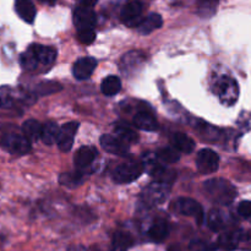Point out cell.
<instances>
[{"label": "cell", "mask_w": 251, "mask_h": 251, "mask_svg": "<svg viewBox=\"0 0 251 251\" xmlns=\"http://www.w3.org/2000/svg\"><path fill=\"white\" fill-rule=\"evenodd\" d=\"M203 188L208 198L218 205H230L237 196V189L229 181L222 178H215L205 181Z\"/></svg>", "instance_id": "1"}, {"label": "cell", "mask_w": 251, "mask_h": 251, "mask_svg": "<svg viewBox=\"0 0 251 251\" xmlns=\"http://www.w3.org/2000/svg\"><path fill=\"white\" fill-rule=\"evenodd\" d=\"M171 190L172 184L156 180L145 189L144 194H142V199H144L146 205L153 207V206H158L163 203L168 199Z\"/></svg>", "instance_id": "2"}, {"label": "cell", "mask_w": 251, "mask_h": 251, "mask_svg": "<svg viewBox=\"0 0 251 251\" xmlns=\"http://www.w3.org/2000/svg\"><path fill=\"white\" fill-rule=\"evenodd\" d=\"M142 164H144V169L149 172L150 176L156 178V180L166 181V183L172 184L174 179H176V173L167 168L166 166H163L159 162L157 154H146L144 157V163Z\"/></svg>", "instance_id": "3"}, {"label": "cell", "mask_w": 251, "mask_h": 251, "mask_svg": "<svg viewBox=\"0 0 251 251\" xmlns=\"http://www.w3.org/2000/svg\"><path fill=\"white\" fill-rule=\"evenodd\" d=\"M215 90L223 104L232 105L237 102L238 96H239V87L234 78L229 76H222L216 82Z\"/></svg>", "instance_id": "4"}, {"label": "cell", "mask_w": 251, "mask_h": 251, "mask_svg": "<svg viewBox=\"0 0 251 251\" xmlns=\"http://www.w3.org/2000/svg\"><path fill=\"white\" fill-rule=\"evenodd\" d=\"M0 144L6 151L14 154H25L31 150V141L24 134L6 132L0 136Z\"/></svg>", "instance_id": "5"}, {"label": "cell", "mask_w": 251, "mask_h": 251, "mask_svg": "<svg viewBox=\"0 0 251 251\" xmlns=\"http://www.w3.org/2000/svg\"><path fill=\"white\" fill-rule=\"evenodd\" d=\"M144 164L137 162H127L118 166L113 173V179L118 184H129L141 176L144 172Z\"/></svg>", "instance_id": "6"}, {"label": "cell", "mask_w": 251, "mask_h": 251, "mask_svg": "<svg viewBox=\"0 0 251 251\" xmlns=\"http://www.w3.org/2000/svg\"><path fill=\"white\" fill-rule=\"evenodd\" d=\"M196 166L201 174H212L217 172L220 167V157L211 149H203L199 151L196 157Z\"/></svg>", "instance_id": "7"}, {"label": "cell", "mask_w": 251, "mask_h": 251, "mask_svg": "<svg viewBox=\"0 0 251 251\" xmlns=\"http://www.w3.org/2000/svg\"><path fill=\"white\" fill-rule=\"evenodd\" d=\"M176 210L181 215L190 216V217L195 218L199 226L202 225L203 221H205V213H203L202 206L198 201L193 200V199L180 198L176 202Z\"/></svg>", "instance_id": "8"}, {"label": "cell", "mask_w": 251, "mask_h": 251, "mask_svg": "<svg viewBox=\"0 0 251 251\" xmlns=\"http://www.w3.org/2000/svg\"><path fill=\"white\" fill-rule=\"evenodd\" d=\"M142 7L140 0H127L120 12V19L129 27H137L142 20Z\"/></svg>", "instance_id": "9"}, {"label": "cell", "mask_w": 251, "mask_h": 251, "mask_svg": "<svg viewBox=\"0 0 251 251\" xmlns=\"http://www.w3.org/2000/svg\"><path fill=\"white\" fill-rule=\"evenodd\" d=\"M96 22H97V17H96L95 11H93V7L78 5L75 11H74V24H75L77 31L93 28Z\"/></svg>", "instance_id": "10"}, {"label": "cell", "mask_w": 251, "mask_h": 251, "mask_svg": "<svg viewBox=\"0 0 251 251\" xmlns=\"http://www.w3.org/2000/svg\"><path fill=\"white\" fill-rule=\"evenodd\" d=\"M78 124L77 122H70L64 124L60 127V132H59L58 140H56V145H58L59 150L61 152H69L73 147L74 139H75V135L77 132Z\"/></svg>", "instance_id": "11"}, {"label": "cell", "mask_w": 251, "mask_h": 251, "mask_svg": "<svg viewBox=\"0 0 251 251\" xmlns=\"http://www.w3.org/2000/svg\"><path fill=\"white\" fill-rule=\"evenodd\" d=\"M100 146L104 151L112 154L125 156L129 153V144L123 141L118 136H113V135H103L100 137Z\"/></svg>", "instance_id": "12"}, {"label": "cell", "mask_w": 251, "mask_h": 251, "mask_svg": "<svg viewBox=\"0 0 251 251\" xmlns=\"http://www.w3.org/2000/svg\"><path fill=\"white\" fill-rule=\"evenodd\" d=\"M96 66H97V60L92 56H83V58L78 59L73 68V74L75 78L77 80H87L95 71Z\"/></svg>", "instance_id": "13"}, {"label": "cell", "mask_w": 251, "mask_h": 251, "mask_svg": "<svg viewBox=\"0 0 251 251\" xmlns=\"http://www.w3.org/2000/svg\"><path fill=\"white\" fill-rule=\"evenodd\" d=\"M97 157V150L93 146H82L81 149L77 150L75 157H74V162L77 169H85L88 166H91L93 161Z\"/></svg>", "instance_id": "14"}, {"label": "cell", "mask_w": 251, "mask_h": 251, "mask_svg": "<svg viewBox=\"0 0 251 251\" xmlns=\"http://www.w3.org/2000/svg\"><path fill=\"white\" fill-rule=\"evenodd\" d=\"M171 144L172 146L176 147L179 152H183V153H193L195 150V141L183 132L173 134V136L171 137Z\"/></svg>", "instance_id": "15"}, {"label": "cell", "mask_w": 251, "mask_h": 251, "mask_svg": "<svg viewBox=\"0 0 251 251\" xmlns=\"http://www.w3.org/2000/svg\"><path fill=\"white\" fill-rule=\"evenodd\" d=\"M162 25H163V19H162L161 15L150 14L149 16L141 20L136 28L141 34H150L154 29L161 28Z\"/></svg>", "instance_id": "16"}, {"label": "cell", "mask_w": 251, "mask_h": 251, "mask_svg": "<svg viewBox=\"0 0 251 251\" xmlns=\"http://www.w3.org/2000/svg\"><path fill=\"white\" fill-rule=\"evenodd\" d=\"M134 125L140 130L144 131H154L158 127L156 118L149 112H139L134 117Z\"/></svg>", "instance_id": "17"}, {"label": "cell", "mask_w": 251, "mask_h": 251, "mask_svg": "<svg viewBox=\"0 0 251 251\" xmlns=\"http://www.w3.org/2000/svg\"><path fill=\"white\" fill-rule=\"evenodd\" d=\"M15 9L24 21L32 24L36 19V7L31 0H16Z\"/></svg>", "instance_id": "18"}, {"label": "cell", "mask_w": 251, "mask_h": 251, "mask_svg": "<svg viewBox=\"0 0 251 251\" xmlns=\"http://www.w3.org/2000/svg\"><path fill=\"white\" fill-rule=\"evenodd\" d=\"M169 227L168 223L164 220L159 218L153 222V225L150 227L149 229V237L150 239L153 240L156 243H162L167 237H168Z\"/></svg>", "instance_id": "19"}, {"label": "cell", "mask_w": 251, "mask_h": 251, "mask_svg": "<svg viewBox=\"0 0 251 251\" xmlns=\"http://www.w3.org/2000/svg\"><path fill=\"white\" fill-rule=\"evenodd\" d=\"M36 53L37 58H38L39 63L44 64V65H51L56 59V50L51 47L41 46V44H33L31 46Z\"/></svg>", "instance_id": "20"}, {"label": "cell", "mask_w": 251, "mask_h": 251, "mask_svg": "<svg viewBox=\"0 0 251 251\" xmlns=\"http://www.w3.org/2000/svg\"><path fill=\"white\" fill-rule=\"evenodd\" d=\"M114 132L119 139L127 142V144H134V142L139 141V135H137V132L129 124H126V123H117L114 127Z\"/></svg>", "instance_id": "21"}, {"label": "cell", "mask_w": 251, "mask_h": 251, "mask_svg": "<svg viewBox=\"0 0 251 251\" xmlns=\"http://www.w3.org/2000/svg\"><path fill=\"white\" fill-rule=\"evenodd\" d=\"M42 129L43 125L34 119H28L22 125V134L29 140V141H37L42 136Z\"/></svg>", "instance_id": "22"}, {"label": "cell", "mask_w": 251, "mask_h": 251, "mask_svg": "<svg viewBox=\"0 0 251 251\" xmlns=\"http://www.w3.org/2000/svg\"><path fill=\"white\" fill-rule=\"evenodd\" d=\"M243 239V234L240 232H228L225 233L218 239V247L225 250H234L239 245Z\"/></svg>", "instance_id": "23"}, {"label": "cell", "mask_w": 251, "mask_h": 251, "mask_svg": "<svg viewBox=\"0 0 251 251\" xmlns=\"http://www.w3.org/2000/svg\"><path fill=\"white\" fill-rule=\"evenodd\" d=\"M59 132H60V127L58 126V124L54 122H48L43 125V129H42V136L41 140L46 145L50 146V145L55 144L56 140H58Z\"/></svg>", "instance_id": "24"}, {"label": "cell", "mask_w": 251, "mask_h": 251, "mask_svg": "<svg viewBox=\"0 0 251 251\" xmlns=\"http://www.w3.org/2000/svg\"><path fill=\"white\" fill-rule=\"evenodd\" d=\"M122 88V81L118 76L110 75L103 80L102 85H100V91H102L103 95L105 96H114Z\"/></svg>", "instance_id": "25"}, {"label": "cell", "mask_w": 251, "mask_h": 251, "mask_svg": "<svg viewBox=\"0 0 251 251\" xmlns=\"http://www.w3.org/2000/svg\"><path fill=\"white\" fill-rule=\"evenodd\" d=\"M113 245L117 251H125L134 245V238L127 232H117L113 240Z\"/></svg>", "instance_id": "26"}, {"label": "cell", "mask_w": 251, "mask_h": 251, "mask_svg": "<svg viewBox=\"0 0 251 251\" xmlns=\"http://www.w3.org/2000/svg\"><path fill=\"white\" fill-rule=\"evenodd\" d=\"M156 154L159 161L166 164H173L178 162L179 158H180L179 151L176 147H164V149L159 150Z\"/></svg>", "instance_id": "27"}, {"label": "cell", "mask_w": 251, "mask_h": 251, "mask_svg": "<svg viewBox=\"0 0 251 251\" xmlns=\"http://www.w3.org/2000/svg\"><path fill=\"white\" fill-rule=\"evenodd\" d=\"M20 61H21V65L25 70H34V69L38 66V63H39L36 53H34V50L31 48V47H29L25 53L21 54Z\"/></svg>", "instance_id": "28"}, {"label": "cell", "mask_w": 251, "mask_h": 251, "mask_svg": "<svg viewBox=\"0 0 251 251\" xmlns=\"http://www.w3.org/2000/svg\"><path fill=\"white\" fill-rule=\"evenodd\" d=\"M59 181L61 185L68 186V188H76L82 184L83 178L81 173H63L59 176Z\"/></svg>", "instance_id": "29"}, {"label": "cell", "mask_w": 251, "mask_h": 251, "mask_svg": "<svg viewBox=\"0 0 251 251\" xmlns=\"http://www.w3.org/2000/svg\"><path fill=\"white\" fill-rule=\"evenodd\" d=\"M207 225L210 229L213 230V232H218V230L222 229L223 226H225V220H223L222 213L218 210H211L207 217Z\"/></svg>", "instance_id": "30"}, {"label": "cell", "mask_w": 251, "mask_h": 251, "mask_svg": "<svg viewBox=\"0 0 251 251\" xmlns=\"http://www.w3.org/2000/svg\"><path fill=\"white\" fill-rule=\"evenodd\" d=\"M60 90V83L54 82V81H46V82H42L37 86V92L42 96L51 95V93H55Z\"/></svg>", "instance_id": "31"}, {"label": "cell", "mask_w": 251, "mask_h": 251, "mask_svg": "<svg viewBox=\"0 0 251 251\" xmlns=\"http://www.w3.org/2000/svg\"><path fill=\"white\" fill-rule=\"evenodd\" d=\"M216 6H217V0H200V2H199V12L202 16L208 17L216 11Z\"/></svg>", "instance_id": "32"}, {"label": "cell", "mask_w": 251, "mask_h": 251, "mask_svg": "<svg viewBox=\"0 0 251 251\" xmlns=\"http://www.w3.org/2000/svg\"><path fill=\"white\" fill-rule=\"evenodd\" d=\"M142 56L144 55H141L139 51H131V53L124 55V58H123V66H126V69L134 68L135 65H137L144 59Z\"/></svg>", "instance_id": "33"}, {"label": "cell", "mask_w": 251, "mask_h": 251, "mask_svg": "<svg viewBox=\"0 0 251 251\" xmlns=\"http://www.w3.org/2000/svg\"><path fill=\"white\" fill-rule=\"evenodd\" d=\"M77 38L82 44H91L96 39V32L93 28L80 29L77 31Z\"/></svg>", "instance_id": "34"}, {"label": "cell", "mask_w": 251, "mask_h": 251, "mask_svg": "<svg viewBox=\"0 0 251 251\" xmlns=\"http://www.w3.org/2000/svg\"><path fill=\"white\" fill-rule=\"evenodd\" d=\"M190 248L194 251H213V250H216V245L208 244V243L202 242V240H194V242H191Z\"/></svg>", "instance_id": "35"}, {"label": "cell", "mask_w": 251, "mask_h": 251, "mask_svg": "<svg viewBox=\"0 0 251 251\" xmlns=\"http://www.w3.org/2000/svg\"><path fill=\"white\" fill-rule=\"evenodd\" d=\"M238 213L244 218H251V201H243L238 206Z\"/></svg>", "instance_id": "36"}, {"label": "cell", "mask_w": 251, "mask_h": 251, "mask_svg": "<svg viewBox=\"0 0 251 251\" xmlns=\"http://www.w3.org/2000/svg\"><path fill=\"white\" fill-rule=\"evenodd\" d=\"M80 4L78 5H82V6H87V7H93L97 2V0H78Z\"/></svg>", "instance_id": "37"}, {"label": "cell", "mask_w": 251, "mask_h": 251, "mask_svg": "<svg viewBox=\"0 0 251 251\" xmlns=\"http://www.w3.org/2000/svg\"><path fill=\"white\" fill-rule=\"evenodd\" d=\"M167 251H181L180 247L179 245H171V247L168 248V250Z\"/></svg>", "instance_id": "38"}, {"label": "cell", "mask_w": 251, "mask_h": 251, "mask_svg": "<svg viewBox=\"0 0 251 251\" xmlns=\"http://www.w3.org/2000/svg\"><path fill=\"white\" fill-rule=\"evenodd\" d=\"M9 104H10V100H1V98H0V107H7Z\"/></svg>", "instance_id": "39"}, {"label": "cell", "mask_w": 251, "mask_h": 251, "mask_svg": "<svg viewBox=\"0 0 251 251\" xmlns=\"http://www.w3.org/2000/svg\"><path fill=\"white\" fill-rule=\"evenodd\" d=\"M39 1L46 2V4H49V5H54L56 2V0H39Z\"/></svg>", "instance_id": "40"}]
</instances>
